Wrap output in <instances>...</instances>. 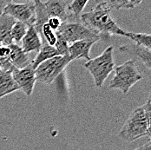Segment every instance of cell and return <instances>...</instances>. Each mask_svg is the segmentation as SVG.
I'll list each match as a JSON object with an SVG mask.
<instances>
[{
  "mask_svg": "<svg viewBox=\"0 0 151 150\" xmlns=\"http://www.w3.org/2000/svg\"><path fill=\"white\" fill-rule=\"evenodd\" d=\"M57 56H59V55L54 46H50L47 44H43L41 49L37 52L36 57L31 61V66L34 70H36L37 67L39 64H41L43 62L49 60Z\"/></svg>",
  "mask_w": 151,
  "mask_h": 150,
  "instance_id": "obj_16",
  "label": "cell"
},
{
  "mask_svg": "<svg viewBox=\"0 0 151 150\" xmlns=\"http://www.w3.org/2000/svg\"><path fill=\"white\" fill-rule=\"evenodd\" d=\"M108 4L110 8L116 10H129L133 9L138 4L142 3L141 0H114V1H107Z\"/></svg>",
  "mask_w": 151,
  "mask_h": 150,
  "instance_id": "obj_21",
  "label": "cell"
},
{
  "mask_svg": "<svg viewBox=\"0 0 151 150\" xmlns=\"http://www.w3.org/2000/svg\"><path fill=\"white\" fill-rule=\"evenodd\" d=\"M126 37L129 38L130 40L136 42V45L145 47L147 49H151L150 44V34L145 33H134V32H127L125 33Z\"/></svg>",
  "mask_w": 151,
  "mask_h": 150,
  "instance_id": "obj_20",
  "label": "cell"
},
{
  "mask_svg": "<svg viewBox=\"0 0 151 150\" xmlns=\"http://www.w3.org/2000/svg\"><path fill=\"white\" fill-rule=\"evenodd\" d=\"M10 48V56L9 61L14 69H24L31 65L29 54H26L21 49V46L12 44L9 45Z\"/></svg>",
  "mask_w": 151,
  "mask_h": 150,
  "instance_id": "obj_12",
  "label": "cell"
},
{
  "mask_svg": "<svg viewBox=\"0 0 151 150\" xmlns=\"http://www.w3.org/2000/svg\"><path fill=\"white\" fill-rule=\"evenodd\" d=\"M0 70H14V67L10 62L9 58L0 57Z\"/></svg>",
  "mask_w": 151,
  "mask_h": 150,
  "instance_id": "obj_24",
  "label": "cell"
},
{
  "mask_svg": "<svg viewBox=\"0 0 151 150\" xmlns=\"http://www.w3.org/2000/svg\"><path fill=\"white\" fill-rule=\"evenodd\" d=\"M111 8L107 1L98 3L91 11L80 16L81 23L89 30L100 37L103 36H125L126 31L119 27L110 15Z\"/></svg>",
  "mask_w": 151,
  "mask_h": 150,
  "instance_id": "obj_1",
  "label": "cell"
},
{
  "mask_svg": "<svg viewBox=\"0 0 151 150\" xmlns=\"http://www.w3.org/2000/svg\"><path fill=\"white\" fill-rule=\"evenodd\" d=\"M28 28H29V26L27 24H25L22 22L16 21V23L12 29V33H11L12 43L15 44L19 45V43L23 40L24 37L25 36Z\"/></svg>",
  "mask_w": 151,
  "mask_h": 150,
  "instance_id": "obj_18",
  "label": "cell"
},
{
  "mask_svg": "<svg viewBox=\"0 0 151 150\" xmlns=\"http://www.w3.org/2000/svg\"><path fill=\"white\" fill-rule=\"evenodd\" d=\"M89 3L87 0H74L68 4V11L70 13V17L67 22H81L80 16L86 4Z\"/></svg>",
  "mask_w": 151,
  "mask_h": 150,
  "instance_id": "obj_17",
  "label": "cell"
},
{
  "mask_svg": "<svg viewBox=\"0 0 151 150\" xmlns=\"http://www.w3.org/2000/svg\"><path fill=\"white\" fill-rule=\"evenodd\" d=\"M57 35V34H56ZM59 56H68L69 44L59 35H57V42L54 45ZM69 57V56H68Z\"/></svg>",
  "mask_w": 151,
  "mask_h": 150,
  "instance_id": "obj_22",
  "label": "cell"
},
{
  "mask_svg": "<svg viewBox=\"0 0 151 150\" xmlns=\"http://www.w3.org/2000/svg\"><path fill=\"white\" fill-rule=\"evenodd\" d=\"M113 49V46H109L100 56L91 59L84 64V67L92 75L95 85L97 88L104 86L105 80L115 69Z\"/></svg>",
  "mask_w": 151,
  "mask_h": 150,
  "instance_id": "obj_3",
  "label": "cell"
},
{
  "mask_svg": "<svg viewBox=\"0 0 151 150\" xmlns=\"http://www.w3.org/2000/svg\"><path fill=\"white\" fill-rule=\"evenodd\" d=\"M22 46L21 49L26 54H30L33 51L38 52L42 47V39L37 33V31L34 28L33 25H30L28 28V30L21 41Z\"/></svg>",
  "mask_w": 151,
  "mask_h": 150,
  "instance_id": "obj_11",
  "label": "cell"
},
{
  "mask_svg": "<svg viewBox=\"0 0 151 150\" xmlns=\"http://www.w3.org/2000/svg\"><path fill=\"white\" fill-rule=\"evenodd\" d=\"M70 62L68 56H57L43 62L35 70L36 80L45 84L52 83Z\"/></svg>",
  "mask_w": 151,
  "mask_h": 150,
  "instance_id": "obj_5",
  "label": "cell"
},
{
  "mask_svg": "<svg viewBox=\"0 0 151 150\" xmlns=\"http://www.w3.org/2000/svg\"><path fill=\"white\" fill-rule=\"evenodd\" d=\"M12 76L15 80L19 90H22L27 96L33 93L36 80L35 70L30 65L24 69H14L12 70Z\"/></svg>",
  "mask_w": 151,
  "mask_h": 150,
  "instance_id": "obj_8",
  "label": "cell"
},
{
  "mask_svg": "<svg viewBox=\"0 0 151 150\" xmlns=\"http://www.w3.org/2000/svg\"><path fill=\"white\" fill-rule=\"evenodd\" d=\"M115 75L110 81L109 88L121 90L127 94L132 86L142 79L136 67L135 60H128L119 66L115 67Z\"/></svg>",
  "mask_w": 151,
  "mask_h": 150,
  "instance_id": "obj_4",
  "label": "cell"
},
{
  "mask_svg": "<svg viewBox=\"0 0 151 150\" xmlns=\"http://www.w3.org/2000/svg\"><path fill=\"white\" fill-rule=\"evenodd\" d=\"M62 22H61L59 19L58 18H55V17H51V18H49L48 22H47V24L48 26L52 30H54L55 32L60 28V26L62 25Z\"/></svg>",
  "mask_w": 151,
  "mask_h": 150,
  "instance_id": "obj_23",
  "label": "cell"
},
{
  "mask_svg": "<svg viewBox=\"0 0 151 150\" xmlns=\"http://www.w3.org/2000/svg\"><path fill=\"white\" fill-rule=\"evenodd\" d=\"M96 42V40H82L69 45L68 56L70 61L81 58H84L87 61L91 60L90 52L92 46Z\"/></svg>",
  "mask_w": 151,
  "mask_h": 150,
  "instance_id": "obj_10",
  "label": "cell"
},
{
  "mask_svg": "<svg viewBox=\"0 0 151 150\" xmlns=\"http://www.w3.org/2000/svg\"><path fill=\"white\" fill-rule=\"evenodd\" d=\"M4 13L12 17L16 21L22 22L28 26L33 25L35 22V4L30 1L23 4L10 2L3 11Z\"/></svg>",
  "mask_w": 151,
  "mask_h": 150,
  "instance_id": "obj_7",
  "label": "cell"
},
{
  "mask_svg": "<svg viewBox=\"0 0 151 150\" xmlns=\"http://www.w3.org/2000/svg\"><path fill=\"white\" fill-rule=\"evenodd\" d=\"M16 20L9 15L0 13V46H9L13 44L11 37L12 29Z\"/></svg>",
  "mask_w": 151,
  "mask_h": 150,
  "instance_id": "obj_13",
  "label": "cell"
},
{
  "mask_svg": "<svg viewBox=\"0 0 151 150\" xmlns=\"http://www.w3.org/2000/svg\"><path fill=\"white\" fill-rule=\"evenodd\" d=\"M19 90L12 76V70H0V98Z\"/></svg>",
  "mask_w": 151,
  "mask_h": 150,
  "instance_id": "obj_14",
  "label": "cell"
},
{
  "mask_svg": "<svg viewBox=\"0 0 151 150\" xmlns=\"http://www.w3.org/2000/svg\"><path fill=\"white\" fill-rule=\"evenodd\" d=\"M68 44H73L82 40H100V37L89 30L81 22H66L62 24L56 31Z\"/></svg>",
  "mask_w": 151,
  "mask_h": 150,
  "instance_id": "obj_6",
  "label": "cell"
},
{
  "mask_svg": "<svg viewBox=\"0 0 151 150\" xmlns=\"http://www.w3.org/2000/svg\"><path fill=\"white\" fill-rule=\"evenodd\" d=\"M129 47L134 50L135 54L141 60V62L144 64V66H146L148 70H151L150 50L142 46H139V45H134V46L131 45Z\"/></svg>",
  "mask_w": 151,
  "mask_h": 150,
  "instance_id": "obj_19",
  "label": "cell"
},
{
  "mask_svg": "<svg viewBox=\"0 0 151 150\" xmlns=\"http://www.w3.org/2000/svg\"><path fill=\"white\" fill-rule=\"evenodd\" d=\"M34 4H35V22L33 26L40 36V32L43 26L47 24L49 20V16L47 14L45 6L42 1L35 0Z\"/></svg>",
  "mask_w": 151,
  "mask_h": 150,
  "instance_id": "obj_15",
  "label": "cell"
},
{
  "mask_svg": "<svg viewBox=\"0 0 151 150\" xmlns=\"http://www.w3.org/2000/svg\"><path fill=\"white\" fill-rule=\"evenodd\" d=\"M151 148V142H150V140H149L144 145H142V146H141V147H139V148H137L135 150H150Z\"/></svg>",
  "mask_w": 151,
  "mask_h": 150,
  "instance_id": "obj_25",
  "label": "cell"
},
{
  "mask_svg": "<svg viewBox=\"0 0 151 150\" xmlns=\"http://www.w3.org/2000/svg\"><path fill=\"white\" fill-rule=\"evenodd\" d=\"M150 95L143 106L133 110L121 128L118 136L122 140L132 142L144 136H150Z\"/></svg>",
  "mask_w": 151,
  "mask_h": 150,
  "instance_id": "obj_2",
  "label": "cell"
},
{
  "mask_svg": "<svg viewBox=\"0 0 151 150\" xmlns=\"http://www.w3.org/2000/svg\"><path fill=\"white\" fill-rule=\"evenodd\" d=\"M43 3L45 6L49 18H58L63 24L68 21L70 17V13L68 11V4L70 2L63 0H51Z\"/></svg>",
  "mask_w": 151,
  "mask_h": 150,
  "instance_id": "obj_9",
  "label": "cell"
}]
</instances>
